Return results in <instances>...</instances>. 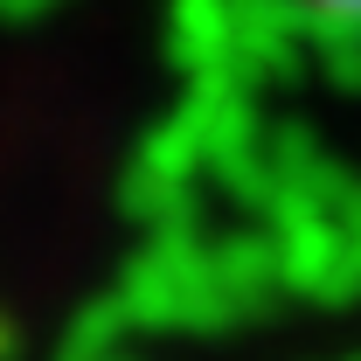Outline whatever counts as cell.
Listing matches in <instances>:
<instances>
[{"label": "cell", "instance_id": "6da1fadb", "mask_svg": "<svg viewBox=\"0 0 361 361\" xmlns=\"http://www.w3.org/2000/svg\"><path fill=\"white\" fill-rule=\"evenodd\" d=\"M319 7H341V14H361V0H319Z\"/></svg>", "mask_w": 361, "mask_h": 361}]
</instances>
